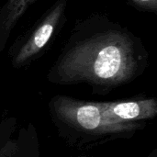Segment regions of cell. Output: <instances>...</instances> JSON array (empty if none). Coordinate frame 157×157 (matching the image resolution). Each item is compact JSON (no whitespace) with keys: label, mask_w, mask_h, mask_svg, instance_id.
Segmentation results:
<instances>
[{"label":"cell","mask_w":157,"mask_h":157,"mask_svg":"<svg viewBox=\"0 0 157 157\" xmlns=\"http://www.w3.org/2000/svg\"><path fill=\"white\" fill-rule=\"evenodd\" d=\"M66 6L67 0H57L29 29L13 41L8 50L12 67H27L46 53L67 21Z\"/></svg>","instance_id":"3"},{"label":"cell","mask_w":157,"mask_h":157,"mask_svg":"<svg viewBox=\"0 0 157 157\" xmlns=\"http://www.w3.org/2000/svg\"><path fill=\"white\" fill-rule=\"evenodd\" d=\"M36 0H6L0 7V52L4 51L15 27Z\"/></svg>","instance_id":"6"},{"label":"cell","mask_w":157,"mask_h":157,"mask_svg":"<svg viewBox=\"0 0 157 157\" xmlns=\"http://www.w3.org/2000/svg\"><path fill=\"white\" fill-rule=\"evenodd\" d=\"M105 120L110 123L141 122L155 118L157 100L155 98H134L111 102H101Z\"/></svg>","instance_id":"4"},{"label":"cell","mask_w":157,"mask_h":157,"mask_svg":"<svg viewBox=\"0 0 157 157\" xmlns=\"http://www.w3.org/2000/svg\"><path fill=\"white\" fill-rule=\"evenodd\" d=\"M49 114L60 138L70 147L88 151L117 140H129L145 128V121L110 123L101 102L56 95L48 103Z\"/></svg>","instance_id":"2"},{"label":"cell","mask_w":157,"mask_h":157,"mask_svg":"<svg viewBox=\"0 0 157 157\" xmlns=\"http://www.w3.org/2000/svg\"><path fill=\"white\" fill-rule=\"evenodd\" d=\"M149 52L143 40L106 14L76 20L47 74L54 85L86 84L105 96L129 84L146 70Z\"/></svg>","instance_id":"1"},{"label":"cell","mask_w":157,"mask_h":157,"mask_svg":"<svg viewBox=\"0 0 157 157\" xmlns=\"http://www.w3.org/2000/svg\"><path fill=\"white\" fill-rule=\"evenodd\" d=\"M17 120L6 119L0 122V157H40L39 142L34 128H22L17 138Z\"/></svg>","instance_id":"5"},{"label":"cell","mask_w":157,"mask_h":157,"mask_svg":"<svg viewBox=\"0 0 157 157\" xmlns=\"http://www.w3.org/2000/svg\"><path fill=\"white\" fill-rule=\"evenodd\" d=\"M139 11L157 13V0H126Z\"/></svg>","instance_id":"7"}]
</instances>
